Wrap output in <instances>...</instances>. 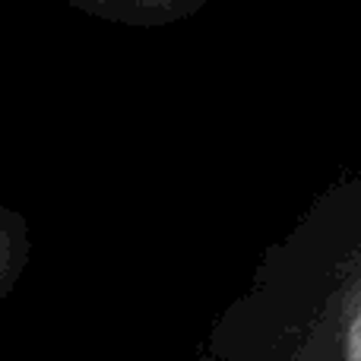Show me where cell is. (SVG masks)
Here are the masks:
<instances>
[{
    "instance_id": "6da1fadb",
    "label": "cell",
    "mask_w": 361,
    "mask_h": 361,
    "mask_svg": "<svg viewBox=\"0 0 361 361\" xmlns=\"http://www.w3.org/2000/svg\"><path fill=\"white\" fill-rule=\"evenodd\" d=\"M320 212L326 219V282L314 314L320 361H361V175L333 187Z\"/></svg>"
},
{
    "instance_id": "7a4b0ae2",
    "label": "cell",
    "mask_w": 361,
    "mask_h": 361,
    "mask_svg": "<svg viewBox=\"0 0 361 361\" xmlns=\"http://www.w3.org/2000/svg\"><path fill=\"white\" fill-rule=\"evenodd\" d=\"M82 6H95V10H108L114 16H133V19H149V23H165V19L184 16V13L203 6L206 0H76Z\"/></svg>"
},
{
    "instance_id": "3957f363",
    "label": "cell",
    "mask_w": 361,
    "mask_h": 361,
    "mask_svg": "<svg viewBox=\"0 0 361 361\" xmlns=\"http://www.w3.org/2000/svg\"><path fill=\"white\" fill-rule=\"evenodd\" d=\"M23 244H19V238L13 235V231L0 228V292H4L6 286H10V279L16 276L19 263H23Z\"/></svg>"
}]
</instances>
